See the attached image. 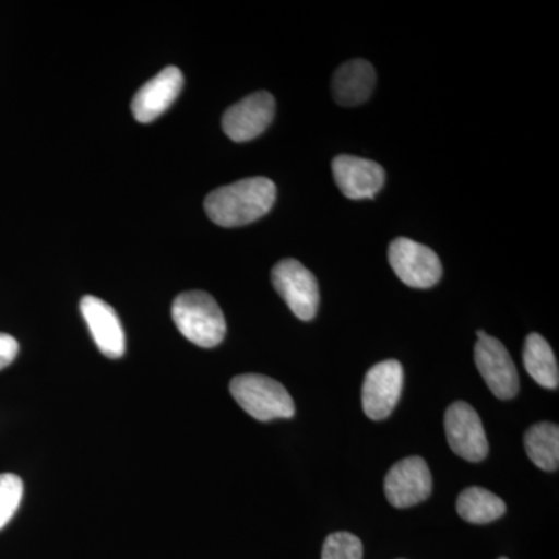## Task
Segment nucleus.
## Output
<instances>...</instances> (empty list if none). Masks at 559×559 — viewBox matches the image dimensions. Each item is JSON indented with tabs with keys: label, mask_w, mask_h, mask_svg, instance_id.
<instances>
[{
	"label": "nucleus",
	"mask_w": 559,
	"mask_h": 559,
	"mask_svg": "<svg viewBox=\"0 0 559 559\" xmlns=\"http://www.w3.org/2000/svg\"><path fill=\"white\" fill-rule=\"evenodd\" d=\"M20 353V344L10 334L0 333V370L9 367Z\"/></svg>",
	"instance_id": "20"
},
{
	"label": "nucleus",
	"mask_w": 559,
	"mask_h": 559,
	"mask_svg": "<svg viewBox=\"0 0 559 559\" xmlns=\"http://www.w3.org/2000/svg\"><path fill=\"white\" fill-rule=\"evenodd\" d=\"M182 87L183 75L178 68L170 66V68L160 70L154 79L143 84L135 97L132 98V116L140 123H151V121L159 119L162 114L170 108L179 97Z\"/></svg>",
	"instance_id": "11"
},
{
	"label": "nucleus",
	"mask_w": 559,
	"mask_h": 559,
	"mask_svg": "<svg viewBox=\"0 0 559 559\" xmlns=\"http://www.w3.org/2000/svg\"><path fill=\"white\" fill-rule=\"evenodd\" d=\"M506 511V502L488 489L466 488L460 492L457 499V513L469 524H488V522L498 521Z\"/></svg>",
	"instance_id": "16"
},
{
	"label": "nucleus",
	"mask_w": 559,
	"mask_h": 559,
	"mask_svg": "<svg viewBox=\"0 0 559 559\" xmlns=\"http://www.w3.org/2000/svg\"><path fill=\"white\" fill-rule=\"evenodd\" d=\"M274 116V97L270 92H255L224 112L223 130L234 142H249L267 130Z\"/></svg>",
	"instance_id": "10"
},
{
	"label": "nucleus",
	"mask_w": 559,
	"mask_h": 559,
	"mask_svg": "<svg viewBox=\"0 0 559 559\" xmlns=\"http://www.w3.org/2000/svg\"><path fill=\"white\" fill-rule=\"evenodd\" d=\"M479 342L474 348V359L488 389L499 400H511L520 392V377L509 349L502 342L477 330Z\"/></svg>",
	"instance_id": "6"
},
{
	"label": "nucleus",
	"mask_w": 559,
	"mask_h": 559,
	"mask_svg": "<svg viewBox=\"0 0 559 559\" xmlns=\"http://www.w3.org/2000/svg\"><path fill=\"white\" fill-rule=\"evenodd\" d=\"M229 389L241 409L259 421L290 418L296 414V404L288 390L272 378L241 374L230 381Z\"/></svg>",
	"instance_id": "3"
},
{
	"label": "nucleus",
	"mask_w": 559,
	"mask_h": 559,
	"mask_svg": "<svg viewBox=\"0 0 559 559\" xmlns=\"http://www.w3.org/2000/svg\"><path fill=\"white\" fill-rule=\"evenodd\" d=\"M448 443L459 457L481 462L488 455V440L479 414L468 403L457 401L444 415Z\"/></svg>",
	"instance_id": "7"
},
{
	"label": "nucleus",
	"mask_w": 559,
	"mask_h": 559,
	"mask_svg": "<svg viewBox=\"0 0 559 559\" xmlns=\"http://www.w3.org/2000/svg\"><path fill=\"white\" fill-rule=\"evenodd\" d=\"M524 366L540 388L557 390L559 385V370L557 358L549 342L538 333H532L525 340Z\"/></svg>",
	"instance_id": "15"
},
{
	"label": "nucleus",
	"mask_w": 559,
	"mask_h": 559,
	"mask_svg": "<svg viewBox=\"0 0 559 559\" xmlns=\"http://www.w3.org/2000/svg\"><path fill=\"white\" fill-rule=\"evenodd\" d=\"M171 316L182 336L198 347H216L226 337L223 311L204 290L179 294L173 301Z\"/></svg>",
	"instance_id": "2"
},
{
	"label": "nucleus",
	"mask_w": 559,
	"mask_h": 559,
	"mask_svg": "<svg viewBox=\"0 0 559 559\" xmlns=\"http://www.w3.org/2000/svg\"><path fill=\"white\" fill-rule=\"evenodd\" d=\"M403 366L395 359L371 367L362 385V407L367 417L380 421L395 409L403 392Z\"/></svg>",
	"instance_id": "8"
},
{
	"label": "nucleus",
	"mask_w": 559,
	"mask_h": 559,
	"mask_svg": "<svg viewBox=\"0 0 559 559\" xmlns=\"http://www.w3.org/2000/svg\"><path fill=\"white\" fill-rule=\"evenodd\" d=\"M384 491L396 509H409L425 502L432 491L428 463L418 455L401 460L385 476Z\"/></svg>",
	"instance_id": "9"
},
{
	"label": "nucleus",
	"mask_w": 559,
	"mask_h": 559,
	"mask_svg": "<svg viewBox=\"0 0 559 559\" xmlns=\"http://www.w3.org/2000/svg\"><path fill=\"white\" fill-rule=\"evenodd\" d=\"M272 285L300 320L314 319L319 308L318 280L297 260L286 259L272 270Z\"/></svg>",
	"instance_id": "5"
},
{
	"label": "nucleus",
	"mask_w": 559,
	"mask_h": 559,
	"mask_svg": "<svg viewBox=\"0 0 559 559\" xmlns=\"http://www.w3.org/2000/svg\"><path fill=\"white\" fill-rule=\"evenodd\" d=\"M80 310L103 355L112 359L121 358L127 349V337L116 310L94 296L83 297Z\"/></svg>",
	"instance_id": "13"
},
{
	"label": "nucleus",
	"mask_w": 559,
	"mask_h": 559,
	"mask_svg": "<svg viewBox=\"0 0 559 559\" xmlns=\"http://www.w3.org/2000/svg\"><path fill=\"white\" fill-rule=\"evenodd\" d=\"M337 187L349 200H371L385 182L384 168L377 162L342 154L333 160Z\"/></svg>",
	"instance_id": "12"
},
{
	"label": "nucleus",
	"mask_w": 559,
	"mask_h": 559,
	"mask_svg": "<svg viewBox=\"0 0 559 559\" xmlns=\"http://www.w3.org/2000/svg\"><path fill=\"white\" fill-rule=\"evenodd\" d=\"M362 543L347 532L330 535L323 544L322 559H362Z\"/></svg>",
	"instance_id": "19"
},
{
	"label": "nucleus",
	"mask_w": 559,
	"mask_h": 559,
	"mask_svg": "<svg viewBox=\"0 0 559 559\" xmlns=\"http://www.w3.org/2000/svg\"><path fill=\"white\" fill-rule=\"evenodd\" d=\"M525 451L533 463L544 471H557L559 465V428L544 421L525 432Z\"/></svg>",
	"instance_id": "17"
},
{
	"label": "nucleus",
	"mask_w": 559,
	"mask_h": 559,
	"mask_svg": "<svg viewBox=\"0 0 559 559\" xmlns=\"http://www.w3.org/2000/svg\"><path fill=\"white\" fill-rule=\"evenodd\" d=\"M377 84L373 66L366 60H352L342 64L333 76L334 100L341 106H359L369 100Z\"/></svg>",
	"instance_id": "14"
},
{
	"label": "nucleus",
	"mask_w": 559,
	"mask_h": 559,
	"mask_svg": "<svg viewBox=\"0 0 559 559\" xmlns=\"http://www.w3.org/2000/svg\"><path fill=\"white\" fill-rule=\"evenodd\" d=\"M499 559H507V558H499Z\"/></svg>",
	"instance_id": "21"
},
{
	"label": "nucleus",
	"mask_w": 559,
	"mask_h": 559,
	"mask_svg": "<svg viewBox=\"0 0 559 559\" xmlns=\"http://www.w3.org/2000/svg\"><path fill=\"white\" fill-rule=\"evenodd\" d=\"M277 198V187L267 178L237 180L213 190L205 198V213L221 227L248 226L271 212Z\"/></svg>",
	"instance_id": "1"
},
{
	"label": "nucleus",
	"mask_w": 559,
	"mask_h": 559,
	"mask_svg": "<svg viewBox=\"0 0 559 559\" xmlns=\"http://www.w3.org/2000/svg\"><path fill=\"white\" fill-rule=\"evenodd\" d=\"M24 484L16 474H0V530L5 527L20 509Z\"/></svg>",
	"instance_id": "18"
},
{
	"label": "nucleus",
	"mask_w": 559,
	"mask_h": 559,
	"mask_svg": "<svg viewBox=\"0 0 559 559\" xmlns=\"http://www.w3.org/2000/svg\"><path fill=\"white\" fill-rule=\"evenodd\" d=\"M389 263L401 282L411 288H432L443 274L439 255L428 246L409 238H396L390 242Z\"/></svg>",
	"instance_id": "4"
}]
</instances>
